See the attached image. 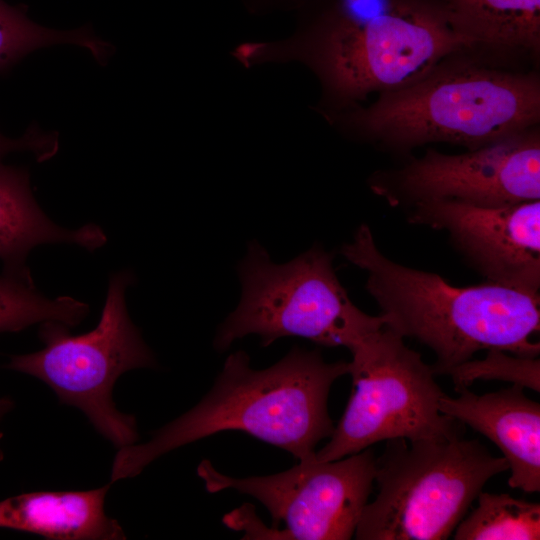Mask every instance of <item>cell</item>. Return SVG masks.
Wrapping results in <instances>:
<instances>
[{"instance_id":"obj_2","label":"cell","mask_w":540,"mask_h":540,"mask_svg":"<svg viewBox=\"0 0 540 540\" xmlns=\"http://www.w3.org/2000/svg\"><path fill=\"white\" fill-rule=\"evenodd\" d=\"M475 44L454 25L443 4L338 0L311 29L279 43L243 45L239 59H300L334 96L355 100L403 87Z\"/></svg>"},{"instance_id":"obj_3","label":"cell","mask_w":540,"mask_h":540,"mask_svg":"<svg viewBox=\"0 0 540 540\" xmlns=\"http://www.w3.org/2000/svg\"><path fill=\"white\" fill-rule=\"evenodd\" d=\"M341 254L367 274L365 287L385 319L403 338L418 340L436 356V375L481 350L538 357L540 295L491 282L455 286L442 276L397 263L384 255L368 225L356 230Z\"/></svg>"},{"instance_id":"obj_19","label":"cell","mask_w":540,"mask_h":540,"mask_svg":"<svg viewBox=\"0 0 540 540\" xmlns=\"http://www.w3.org/2000/svg\"><path fill=\"white\" fill-rule=\"evenodd\" d=\"M458 393L478 380H501L540 391V360L503 350L489 349L480 360L470 359L448 373Z\"/></svg>"},{"instance_id":"obj_17","label":"cell","mask_w":540,"mask_h":540,"mask_svg":"<svg viewBox=\"0 0 540 540\" xmlns=\"http://www.w3.org/2000/svg\"><path fill=\"white\" fill-rule=\"evenodd\" d=\"M64 43L87 48L99 63L111 53L110 45L90 28L52 30L31 21L22 6H10L0 0V73L34 50Z\"/></svg>"},{"instance_id":"obj_16","label":"cell","mask_w":540,"mask_h":540,"mask_svg":"<svg viewBox=\"0 0 540 540\" xmlns=\"http://www.w3.org/2000/svg\"><path fill=\"white\" fill-rule=\"evenodd\" d=\"M454 530L455 540H539L540 504L481 491Z\"/></svg>"},{"instance_id":"obj_8","label":"cell","mask_w":540,"mask_h":540,"mask_svg":"<svg viewBox=\"0 0 540 540\" xmlns=\"http://www.w3.org/2000/svg\"><path fill=\"white\" fill-rule=\"evenodd\" d=\"M353 392L318 461H334L390 439L408 441L463 436L464 424L442 414L445 394L432 365L387 327L350 350Z\"/></svg>"},{"instance_id":"obj_12","label":"cell","mask_w":540,"mask_h":540,"mask_svg":"<svg viewBox=\"0 0 540 540\" xmlns=\"http://www.w3.org/2000/svg\"><path fill=\"white\" fill-rule=\"evenodd\" d=\"M524 388L512 385L477 395L463 389L439 401L442 414L470 426L502 452L510 471L508 485L527 493L540 491V404Z\"/></svg>"},{"instance_id":"obj_13","label":"cell","mask_w":540,"mask_h":540,"mask_svg":"<svg viewBox=\"0 0 540 540\" xmlns=\"http://www.w3.org/2000/svg\"><path fill=\"white\" fill-rule=\"evenodd\" d=\"M107 241L100 226L77 229L55 224L36 202L26 169L0 162V260L6 274L33 281L26 265L30 251L41 244L69 243L88 251Z\"/></svg>"},{"instance_id":"obj_21","label":"cell","mask_w":540,"mask_h":540,"mask_svg":"<svg viewBox=\"0 0 540 540\" xmlns=\"http://www.w3.org/2000/svg\"><path fill=\"white\" fill-rule=\"evenodd\" d=\"M13 407V403L8 398L0 397V421ZM2 434L0 432V440H1ZM3 458V452L0 448V460Z\"/></svg>"},{"instance_id":"obj_5","label":"cell","mask_w":540,"mask_h":540,"mask_svg":"<svg viewBox=\"0 0 540 540\" xmlns=\"http://www.w3.org/2000/svg\"><path fill=\"white\" fill-rule=\"evenodd\" d=\"M376 457L378 493L362 511L358 540H444L451 536L484 485L506 472L478 439L385 441Z\"/></svg>"},{"instance_id":"obj_7","label":"cell","mask_w":540,"mask_h":540,"mask_svg":"<svg viewBox=\"0 0 540 540\" xmlns=\"http://www.w3.org/2000/svg\"><path fill=\"white\" fill-rule=\"evenodd\" d=\"M132 273H114L108 283L100 319L89 332L72 334L58 321L40 324L43 348L11 356L7 367L46 384L58 400L79 409L94 429L117 449L138 442L136 419L113 401L120 376L156 365L155 358L132 322L126 290Z\"/></svg>"},{"instance_id":"obj_20","label":"cell","mask_w":540,"mask_h":540,"mask_svg":"<svg viewBox=\"0 0 540 540\" xmlns=\"http://www.w3.org/2000/svg\"><path fill=\"white\" fill-rule=\"evenodd\" d=\"M58 146L56 133H44L36 126L30 127L19 138H9L0 132V160L12 152L29 151L41 162L53 157L58 150Z\"/></svg>"},{"instance_id":"obj_14","label":"cell","mask_w":540,"mask_h":540,"mask_svg":"<svg viewBox=\"0 0 540 540\" xmlns=\"http://www.w3.org/2000/svg\"><path fill=\"white\" fill-rule=\"evenodd\" d=\"M110 484L81 491H37L0 501V528L53 540H123L126 534L105 512Z\"/></svg>"},{"instance_id":"obj_4","label":"cell","mask_w":540,"mask_h":540,"mask_svg":"<svg viewBox=\"0 0 540 540\" xmlns=\"http://www.w3.org/2000/svg\"><path fill=\"white\" fill-rule=\"evenodd\" d=\"M449 58L415 81L382 92L371 106L352 114L351 122L399 149L446 142L472 150L539 121L535 76Z\"/></svg>"},{"instance_id":"obj_11","label":"cell","mask_w":540,"mask_h":540,"mask_svg":"<svg viewBox=\"0 0 540 540\" xmlns=\"http://www.w3.org/2000/svg\"><path fill=\"white\" fill-rule=\"evenodd\" d=\"M408 222L445 231L487 282L539 294L540 200L498 206L427 200L410 207Z\"/></svg>"},{"instance_id":"obj_18","label":"cell","mask_w":540,"mask_h":540,"mask_svg":"<svg viewBox=\"0 0 540 540\" xmlns=\"http://www.w3.org/2000/svg\"><path fill=\"white\" fill-rule=\"evenodd\" d=\"M88 314L89 306L82 301L69 296L50 299L36 289L33 281L0 275V333L18 332L46 321L74 327Z\"/></svg>"},{"instance_id":"obj_10","label":"cell","mask_w":540,"mask_h":540,"mask_svg":"<svg viewBox=\"0 0 540 540\" xmlns=\"http://www.w3.org/2000/svg\"><path fill=\"white\" fill-rule=\"evenodd\" d=\"M372 189L391 206L427 200L481 206L540 200L539 133L527 129L462 154L430 149L376 178Z\"/></svg>"},{"instance_id":"obj_6","label":"cell","mask_w":540,"mask_h":540,"mask_svg":"<svg viewBox=\"0 0 540 540\" xmlns=\"http://www.w3.org/2000/svg\"><path fill=\"white\" fill-rule=\"evenodd\" d=\"M333 256L314 246L285 264H275L253 241L238 267L242 297L219 328L214 346L226 350L234 340L256 334L268 346L281 337H302L349 351L385 325L349 298L332 265Z\"/></svg>"},{"instance_id":"obj_15","label":"cell","mask_w":540,"mask_h":540,"mask_svg":"<svg viewBox=\"0 0 540 540\" xmlns=\"http://www.w3.org/2000/svg\"><path fill=\"white\" fill-rule=\"evenodd\" d=\"M443 6L476 44L539 50L540 0H443Z\"/></svg>"},{"instance_id":"obj_1","label":"cell","mask_w":540,"mask_h":540,"mask_svg":"<svg viewBox=\"0 0 540 540\" xmlns=\"http://www.w3.org/2000/svg\"><path fill=\"white\" fill-rule=\"evenodd\" d=\"M348 371L349 362H326L318 350L294 347L262 370L252 369L248 354L236 351L196 406L148 441L118 449L110 482L133 478L164 454L225 431L249 434L299 461L310 459L317 444L333 433L329 391Z\"/></svg>"},{"instance_id":"obj_9","label":"cell","mask_w":540,"mask_h":540,"mask_svg":"<svg viewBox=\"0 0 540 540\" xmlns=\"http://www.w3.org/2000/svg\"><path fill=\"white\" fill-rule=\"evenodd\" d=\"M376 455L371 447L334 461L315 456L268 476L235 478L208 460L197 467L209 493L234 489L262 503L281 539L348 540L372 492ZM278 530V529H277Z\"/></svg>"}]
</instances>
